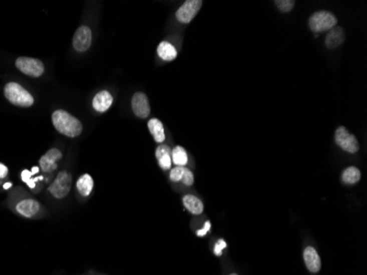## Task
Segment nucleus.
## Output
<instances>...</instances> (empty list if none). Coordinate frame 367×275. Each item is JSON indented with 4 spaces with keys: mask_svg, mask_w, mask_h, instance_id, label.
Wrapping results in <instances>:
<instances>
[{
    "mask_svg": "<svg viewBox=\"0 0 367 275\" xmlns=\"http://www.w3.org/2000/svg\"><path fill=\"white\" fill-rule=\"evenodd\" d=\"M52 122L61 134L69 138L78 137L83 131L82 122L65 110H56L52 115Z\"/></svg>",
    "mask_w": 367,
    "mask_h": 275,
    "instance_id": "1",
    "label": "nucleus"
},
{
    "mask_svg": "<svg viewBox=\"0 0 367 275\" xmlns=\"http://www.w3.org/2000/svg\"><path fill=\"white\" fill-rule=\"evenodd\" d=\"M5 96L11 104L19 107H30L35 103L32 95L20 84L11 82L5 86Z\"/></svg>",
    "mask_w": 367,
    "mask_h": 275,
    "instance_id": "2",
    "label": "nucleus"
},
{
    "mask_svg": "<svg viewBox=\"0 0 367 275\" xmlns=\"http://www.w3.org/2000/svg\"><path fill=\"white\" fill-rule=\"evenodd\" d=\"M336 22L335 16L329 11H318L310 17L309 27L313 32L319 33L333 29Z\"/></svg>",
    "mask_w": 367,
    "mask_h": 275,
    "instance_id": "3",
    "label": "nucleus"
},
{
    "mask_svg": "<svg viewBox=\"0 0 367 275\" xmlns=\"http://www.w3.org/2000/svg\"><path fill=\"white\" fill-rule=\"evenodd\" d=\"M72 187V175L66 171L59 172L54 182L50 185L49 192L53 195V197L62 199L66 197L71 192Z\"/></svg>",
    "mask_w": 367,
    "mask_h": 275,
    "instance_id": "4",
    "label": "nucleus"
},
{
    "mask_svg": "<svg viewBox=\"0 0 367 275\" xmlns=\"http://www.w3.org/2000/svg\"><path fill=\"white\" fill-rule=\"evenodd\" d=\"M16 66L24 74L31 77H40L44 73V64L38 59L21 56L16 61Z\"/></svg>",
    "mask_w": 367,
    "mask_h": 275,
    "instance_id": "5",
    "label": "nucleus"
},
{
    "mask_svg": "<svg viewBox=\"0 0 367 275\" xmlns=\"http://www.w3.org/2000/svg\"><path fill=\"white\" fill-rule=\"evenodd\" d=\"M335 142L342 150L348 153H356L359 150L357 139L344 127H338L335 131Z\"/></svg>",
    "mask_w": 367,
    "mask_h": 275,
    "instance_id": "6",
    "label": "nucleus"
},
{
    "mask_svg": "<svg viewBox=\"0 0 367 275\" xmlns=\"http://www.w3.org/2000/svg\"><path fill=\"white\" fill-rule=\"evenodd\" d=\"M202 4L204 3L201 0H187V2H185L182 7L176 11L177 20L182 24H189L198 14V11L202 7Z\"/></svg>",
    "mask_w": 367,
    "mask_h": 275,
    "instance_id": "7",
    "label": "nucleus"
},
{
    "mask_svg": "<svg viewBox=\"0 0 367 275\" xmlns=\"http://www.w3.org/2000/svg\"><path fill=\"white\" fill-rule=\"evenodd\" d=\"M92 30L86 26H82L76 30L73 37V47L77 52H86L92 46Z\"/></svg>",
    "mask_w": 367,
    "mask_h": 275,
    "instance_id": "8",
    "label": "nucleus"
},
{
    "mask_svg": "<svg viewBox=\"0 0 367 275\" xmlns=\"http://www.w3.org/2000/svg\"><path fill=\"white\" fill-rule=\"evenodd\" d=\"M131 107L134 115L141 119H145L150 116L151 108L148 96L144 93H135L131 100Z\"/></svg>",
    "mask_w": 367,
    "mask_h": 275,
    "instance_id": "9",
    "label": "nucleus"
},
{
    "mask_svg": "<svg viewBox=\"0 0 367 275\" xmlns=\"http://www.w3.org/2000/svg\"><path fill=\"white\" fill-rule=\"evenodd\" d=\"M62 156H63V154H62V152L59 149L49 150L47 153L42 155V158L40 159V161H39L42 171L47 172V173H51V172L55 171L56 168H58V161L62 159Z\"/></svg>",
    "mask_w": 367,
    "mask_h": 275,
    "instance_id": "10",
    "label": "nucleus"
},
{
    "mask_svg": "<svg viewBox=\"0 0 367 275\" xmlns=\"http://www.w3.org/2000/svg\"><path fill=\"white\" fill-rule=\"evenodd\" d=\"M16 209L21 216L31 218L40 211V204L35 199H24L17 204Z\"/></svg>",
    "mask_w": 367,
    "mask_h": 275,
    "instance_id": "11",
    "label": "nucleus"
},
{
    "mask_svg": "<svg viewBox=\"0 0 367 275\" xmlns=\"http://www.w3.org/2000/svg\"><path fill=\"white\" fill-rule=\"evenodd\" d=\"M303 260L308 270L312 273H317L321 268V260L317 250L312 246H308L303 252Z\"/></svg>",
    "mask_w": 367,
    "mask_h": 275,
    "instance_id": "12",
    "label": "nucleus"
},
{
    "mask_svg": "<svg viewBox=\"0 0 367 275\" xmlns=\"http://www.w3.org/2000/svg\"><path fill=\"white\" fill-rule=\"evenodd\" d=\"M112 103H114L112 95L107 91H101L94 97L93 107L98 112H106L111 107Z\"/></svg>",
    "mask_w": 367,
    "mask_h": 275,
    "instance_id": "13",
    "label": "nucleus"
},
{
    "mask_svg": "<svg viewBox=\"0 0 367 275\" xmlns=\"http://www.w3.org/2000/svg\"><path fill=\"white\" fill-rule=\"evenodd\" d=\"M155 156L159 165L163 170H169L172 166V150L166 144H160L155 151Z\"/></svg>",
    "mask_w": 367,
    "mask_h": 275,
    "instance_id": "14",
    "label": "nucleus"
},
{
    "mask_svg": "<svg viewBox=\"0 0 367 275\" xmlns=\"http://www.w3.org/2000/svg\"><path fill=\"white\" fill-rule=\"evenodd\" d=\"M183 204L185 208L193 215H200L204 211V204H202V201L194 195H185L183 197Z\"/></svg>",
    "mask_w": 367,
    "mask_h": 275,
    "instance_id": "15",
    "label": "nucleus"
},
{
    "mask_svg": "<svg viewBox=\"0 0 367 275\" xmlns=\"http://www.w3.org/2000/svg\"><path fill=\"white\" fill-rule=\"evenodd\" d=\"M344 42V32L342 28L334 27L330 30L325 38V46L329 49H335Z\"/></svg>",
    "mask_w": 367,
    "mask_h": 275,
    "instance_id": "16",
    "label": "nucleus"
},
{
    "mask_svg": "<svg viewBox=\"0 0 367 275\" xmlns=\"http://www.w3.org/2000/svg\"><path fill=\"white\" fill-rule=\"evenodd\" d=\"M157 54H159L162 60L169 62L176 59L177 50L173 44L167 41H163L159 44V47H157Z\"/></svg>",
    "mask_w": 367,
    "mask_h": 275,
    "instance_id": "17",
    "label": "nucleus"
},
{
    "mask_svg": "<svg viewBox=\"0 0 367 275\" xmlns=\"http://www.w3.org/2000/svg\"><path fill=\"white\" fill-rule=\"evenodd\" d=\"M76 187L78 193H80L84 197H88L92 193L94 188V179L89 175V174H84L80 178L77 179Z\"/></svg>",
    "mask_w": 367,
    "mask_h": 275,
    "instance_id": "18",
    "label": "nucleus"
},
{
    "mask_svg": "<svg viewBox=\"0 0 367 275\" xmlns=\"http://www.w3.org/2000/svg\"><path fill=\"white\" fill-rule=\"evenodd\" d=\"M148 128L157 143H163L164 141H165V131H164V126L159 119H156V118L151 119L148 123Z\"/></svg>",
    "mask_w": 367,
    "mask_h": 275,
    "instance_id": "19",
    "label": "nucleus"
},
{
    "mask_svg": "<svg viewBox=\"0 0 367 275\" xmlns=\"http://www.w3.org/2000/svg\"><path fill=\"white\" fill-rule=\"evenodd\" d=\"M359 179H360V171L354 166H349L345 168L342 173V182L345 184L348 185L356 184Z\"/></svg>",
    "mask_w": 367,
    "mask_h": 275,
    "instance_id": "20",
    "label": "nucleus"
},
{
    "mask_svg": "<svg viewBox=\"0 0 367 275\" xmlns=\"http://www.w3.org/2000/svg\"><path fill=\"white\" fill-rule=\"evenodd\" d=\"M172 162L175 163L176 166H185L188 162V156L187 152H186L185 149L179 147H175L172 151Z\"/></svg>",
    "mask_w": 367,
    "mask_h": 275,
    "instance_id": "21",
    "label": "nucleus"
},
{
    "mask_svg": "<svg viewBox=\"0 0 367 275\" xmlns=\"http://www.w3.org/2000/svg\"><path fill=\"white\" fill-rule=\"evenodd\" d=\"M185 172H186L185 166H176L171 171L169 177H171L173 182H182L185 175Z\"/></svg>",
    "mask_w": 367,
    "mask_h": 275,
    "instance_id": "22",
    "label": "nucleus"
},
{
    "mask_svg": "<svg viewBox=\"0 0 367 275\" xmlns=\"http://www.w3.org/2000/svg\"><path fill=\"white\" fill-rule=\"evenodd\" d=\"M274 4L281 13H289V11L293 8V6H295V2H293V0H276V2H274Z\"/></svg>",
    "mask_w": 367,
    "mask_h": 275,
    "instance_id": "23",
    "label": "nucleus"
},
{
    "mask_svg": "<svg viewBox=\"0 0 367 275\" xmlns=\"http://www.w3.org/2000/svg\"><path fill=\"white\" fill-rule=\"evenodd\" d=\"M31 176H32V173L30 171H28V170H25L24 172H22V174H21L22 181H24L25 183H27L28 185H29L30 187L33 188V187L36 186V183L33 182V181H31V179H32Z\"/></svg>",
    "mask_w": 367,
    "mask_h": 275,
    "instance_id": "24",
    "label": "nucleus"
},
{
    "mask_svg": "<svg viewBox=\"0 0 367 275\" xmlns=\"http://www.w3.org/2000/svg\"><path fill=\"white\" fill-rule=\"evenodd\" d=\"M185 185H187V186H191V185L194 184L195 182V178H194V174L191 173L190 170H188V168H186V172H185V175H184V178L182 181Z\"/></svg>",
    "mask_w": 367,
    "mask_h": 275,
    "instance_id": "25",
    "label": "nucleus"
},
{
    "mask_svg": "<svg viewBox=\"0 0 367 275\" xmlns=\"http://www.w3.org/2000/svg\"><path fill=\"white\" fill-rule=\"evenodd\" d=\"M225 246V242L223 240H219L216 246H214V253H216L217 255H220L221 254V250Z\"/></svg>",
    "mask_w": 367,
    "mask_h": 275,
    "instance_id": "26",
    "label": "nucleus"
},
{
    "mask_svg": "<svg viewBox=\"0 0 367 275\" xmlns=\"http://www.w3.org/2000/svg\"><path fill=\"white\" fill-rule=\"evenodd\" d=\"M8 175V167L0 163V178H5Z\"/></svg>",
    "mask_w": 367,
    "mask_h": 275,
    "instance_id": "27",
    "label": "nucleus"
},
{
    "mask_svg": "<svg viewBox=\"0 0 367 275\" xmlns=\"http://www.w3.org/2000/svg\"><path fill=\"white\" fill-rule=\"evenodd\" d=\"M209 229H210V222L207 221V222H206V224H205V228H204V229H201V230H199V231L197 232V235H199V237H201V235H205V234L207 233V231H208Z\"/></svg>",
    "mask_w": 367,
    "mask_h": 275,
    "instance_id": "28",
    "label": "nucleus"
},
{
    "mask_svg": "<svg viewBox=\"0 0 367 275\" xmlns=\"http://www.w3.org/2000/svg\"><path fill=\"white\" fill-rule=\"evenodd\" d=\"M38 172H39V168H38V167H33L31 173H32V174H36V173H38Z\"/></svg>",
    "mask_w": 367,
    "mask_h": 275,
    "instance_id": "29",
    "label": "nucleus"
},
{
    "mask_svg": "<svg viewBox=\"0 0 367 275\" xmlns=\"http://www.w3.org/2000/svg\"><path fill=\"white\" fill-rule=\"evenodd\" d=\"M9 187H11V184H10V183H9V184H5V188H6V189H8Z\"/></svg>",
    "mask_w": 367,
    "mask_h": 275,
    "instance_id": "30",
    "label": "nucleus"
},
{
    "mask_svg": "<svg viewBox=\"0 0 367 275\" xmlns=\"http://www.w3.org/2000/svg\"><path fill=\"white\" fill-rule=\"evenodd\" d=\"M230 275H238V274H230Z\"/></svg>",
    "mask_w": 367,
    "mask_h": 275,
    "instance_id": "31",
    "label": "nucleus"
}]
</instances>
